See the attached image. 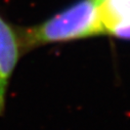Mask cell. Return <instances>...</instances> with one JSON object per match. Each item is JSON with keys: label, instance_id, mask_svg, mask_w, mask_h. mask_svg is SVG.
<instances>
[{"label": "cell", "instance_id": "cell-1", "mask_svg": "<svg viewBox=\"0 0 130 130\" xmlns=\"http://www.w3.org/2000/svg\"><path fill=\"white\" fill-rule=\"evenodd\" d=\"M105 34L102 5L95 0H81L44 23L18 32L22 51Z\"/></svg>", "mask_w": 130, "mask_h": 130}, {"label": "cell", "instance_id": "cell-2", "mask_svg": "<svg viewBox=\"0 0 130 130\" xmlns=\"http://www.w3.org/2000/svg\"><path fill=\"white\" fill-rule=\"evenodd\" d=\"M22 52L18 32L0 15V116L4 112L8 84Z\"/></svg>", "mask_w": 130, "mask_h": 130}, {"label": "cell", "instance_id": "cell-3", "mask_svg": "<svg viewBox=\"0 0 130 130\" xmlns=\"http://www.w3.org/2000/svg\"><path fill=\"white\" fill-rule=\"evenodd\" d=\"M95 1L97 2V3H99V4H101V5H103L105 2H107L108 1V0H95Z\"/></svg>", "mask_w": 130, "mask_h": 130}]
</instances>
